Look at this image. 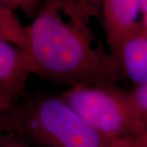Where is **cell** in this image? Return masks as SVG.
Returning a JSON list of instances; mask_svg holds the SVG:
<instances>
[{"mask_svg":"<svg viewBox=\"0 0 147 147\" xmlns=\"http://www.w3.org/2000/svg\"><path fill=\"white\" fill-rule=\"evenodd\" d=\"M96 11L76 0H42L26 26V52L34 74L75 86L117 84L122 72L90 26Z\"/></svg>","mask_w":147,"mask_h":147,"instance_id":"1","label":"cell"},{"mask_svg":"<svg viewBox=\"0 0 147 147\" xmlns=\"http://www.w3.org/2000/svg\"><path fill=\"white\" fill-rule=\"evenodd\" d=\"M11 132L57 147H108L100 135L60 96L37 94L19 100L5 112Z\"/></svg>","mask_w":147,"mask_h":147,"instance_id":"2","label":"cell"},{"mask_svg":"<svg viewBox=\"0 0 147 147\" xmlns=\"http://www.w3.org/2000/svg\"><path fill=\"white\" fill-rule=\"evenodd\" d=\"M89 126L108 140L142 137L147 116L137 109L130 92L117 84L75 86L59 95Z\"/></svg>","mask_w":147,"mask_h":147,"instance_id":"3","label":"cell"},{"mask_svg":"<svg viewBox=\"0 0 147 147\" xmlns=\"http://www.w3.org/2000/svg\"><path fill=\"white\" fill-rule=\"evenodd\" d=\"M33 74L29 53L0 38V110L6 112L21 99Z\"/></svg>","mask_w":147,"mask_h":147,"instance_id":"4","label":"cell"},{"mask_svg":"<svg viewBox=\"0 0 147 147\" xmlns=\"http://www.w3.org/2000/svg\"><path fill=\"white\" fill-rule=\"evenodd\" d=\"M100 11L111 55L127 38L145 27L141 22V0H101Z\"/></svg>","mask_w":147,"mask_h":147,"instance_id":"5","label":"cell"},{"mask_svg":"<svg viewBox=\"0 0 147 147\" xmlns=\"http://www.w3.org/2000/svg\"><path fill=\"white\" fill-rule=\"evenodd\" d=\"M113 56L122 75L135 85L147 84V28L142 27L127 38Z\"/></svg>","mask_w":147,"mask_h":147,"instance_id":"6","label":"cell"},{"mask_svg":"<svg viewBox=\"0 0 147 147\" xmlns=\"http://www.w3.org/2000/svg\"><path fill=\"white\" fill-rule=\"evenodd\" d=\"M0 38L26 52V26L14 10L0 3Z\"/></svg>","mask_w":147,"mask_h":147,"instance_id":"7","label":"cell"},{"mask_svg":"<svg viewBox=\"0 0 147 147\" xmlns=\"http://www.w3.org/2000/svg\"><path fill=\"white\" fill-rule=\"evenodd\" d=\"M130 93L137 109L147 116V84L135 85Z\"/></svg>","mask_w":147,"mask_h":147,"instance_id":"8","label":"cell"},{"mask_svg":"<svg viewBox=\"0 0 147 147\" xmlns=\"http://www.w3.org/2000/svg\"><path fill=\"white\" fill-rule=\"evenodd\" d=\"M42 0H18L19 8H21L26 12V14L30 15L37 12L38 7H40Z\"/></svg>","mask_w":147,"mask_h":147,"instance_id":"9","label":"cell"},{"mask_svg":"<svg viewBox=\"0 0 147 147\" xmlns=\"http://www.w3.org/2000/svg\"><path fill=\"white\" fill-rule=\"evenodd\" d=\"M2 133H11V128L6 119L5 112L0 110V135Z\"/></svg>","mask_w":147,"mask_h":147,"instance_id":"10","label":"cell"},{"mask_svg":"<svg viewBox=\"0 0 147 147\" xmlns=\"http://www.w3.org/2000/svg\"><path fill=\"white\" fill-rule=\"evenodd\" d=\"M141 22L147 27V0H141Z\"/></svg>","mask_w":147,"mask_h":147,"instance_id":"11","label":"cell"},{"mask_svg":"<svg viewBox=\"0 0 147 147\" xmlns=\"http://www.w3.org/2000/svg\"><path fill=\"white\" fill-rule=\"evenodd\" d=\"M0 3L7 6L8 7L11 8L12 10L19 8V3L18 0H0Z\"/></svg>","mask_w":147,"mask_h":147,"instance_id":"12","label":"cell"},{"mask_svg":"<svg viewBox=\"0 0 147 147\" xmlns=\"http://www.w3.org/2000/svg\"><path fill=\"white\" fill-rule=\"evenodd\" d=\"M76 1L82 6H84V7L95 9V7L93 6V2L91 0H76Z\"/></svg>","mask_w":147,"mask_h":147,"instance_id":"13","label":"cell"}]
</instances>
